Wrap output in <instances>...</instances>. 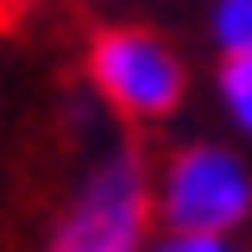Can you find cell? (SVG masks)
<instances>
[{
  "mask_svg": "<svg viewBox=\"0 0 252 252\" xmlns=\"http://www.w3.org/2000/svg\"><path fill=\"white\" fill-rule=\"evenodd\" d=\"M145 215H152V189L139 158H107L94 170L82 195L69 202L51 252H139L145 246Z\"/></svg>",
  "mask_w": 252,
  "mask_h": 252,
  "instance_id": "cell-1",
  "label": "cell"
},
{
  "mask_svg": "<svg viewBox=\"0 0 252 252\" xmlns=\"http://www.w3.org/2000/svg\"><path fill=\"white\" fill-rule=\"evenodd\" d=\"M89 76L120 114L132 120H164L183 101V57L158 32H101L89 51Z\"/></svg>",
  "mask_w": 252,
  "mask_h": 252,
  "instance_id": "cell-2",
  "label": "cell"
},
{
  "mask_svg": "<svg viewBox=\"0 0 252 252\" xmlns=\"http://www.w3.org/2000/svg\"><path fill=\"white\" fill-rule=\"evenodd\" d=\"M252 208V177L246 164L220 145H189L170 158L164 189H158V215L183 233H227Z\"/></svg>",
  "mask_w": 252,
  "mask_h": 252,
  "instance_id": "cell-3",
  "label": "cell"
},
{
  "mask_svg": "<svg viewBox=\"0 0 252 252\" xmlns=\"http://www.w3.org/2000/svg\"><path fill=\"white\" fill-rule=\"evenodd\" d=\"M215 44L227 57H252V0H220L215 6Z\"/></svg>",
  "mask_w": 252,
  "mask_h": 252,
  "instance_id": "cell-4",
  "label": "cell"
},
{
  "mask_svg": "<svg viewBox=\"0 0 252 252\" xmlns=\"http://www.w3.org/2000/svg\"><path fill=\"white\" fill-rule=\"evenodd\" d=\"M220 94H227L233 120L252 132V57H227V69H220Z\"/></svg>",
  "mask_w": 252,
  "mask_h": 252,
  "instance_id": "cell-5",
  "label": "cell"
},
{
  "mask_svg": "<svg viewBox=\"0 0 252 252\" xmlns=\"http://www.w3.org/2000/svg\"><path fill=\"white\" fill-rule=\"evenodd\" d=\"M152 252H227L220 233H183V227H170V240H158Z\"/></svg>",
  "mask_w": 252,
  "mask_h": 252,
  "instance_id": "cell-6",
  "label": "cell"
}]
</instances>
